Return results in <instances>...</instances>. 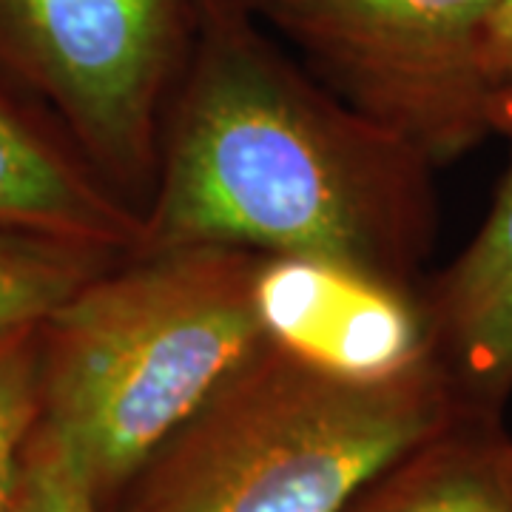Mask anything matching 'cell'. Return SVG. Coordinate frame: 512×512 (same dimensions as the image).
Returning <instances> with one entry per match:
<instances>
[{
  "mask_svg": "<svg viewBox=\"0 0 512 512\" xmlns=\"http://www.w3.org/2000/svg\"><path fill=\"white\" fill-rule=\"evenodd\" d=\"M265 254L185 245L126 256L40 325V427L109 512L146 458L268 336Z\"/></svg>",
  "mask_w": 512,
  "mask_h": 512,
  "instance_id": "7a4b0ae2",
  "label": "cell"
},
{
  "mask_svg": "<svg viewBox=\"0 0 512 512\" xmlns=\"http://www.w3.org/2000/svg\"><path fill=\"white\" fill-rule=\"evenodd\" d=\"M345 512H512V439L501 419L464 413Z\"/></svg>",
  "mask_w": 512,
  "mask_h": 512,
  "instance_id": "9c48e42d",
  "label": "cell"
},
{
  "mask_svg": "<svg viewBox=\"0 0 512 512\" xmlns=\"http://www.w3.org/2000/svg\"><path fill=\"white\" fill-rule=\"evenodd\" d=\"M40 325L0 330V512H12L40 424Z\"/></svg>",
  "mask_w": 512,
  "mask_h": 512,
  "instance_id": "8fae6325",
  "label": "cell"
},
{
  "mask_svg": "<svg viewBox=\"0 0 512 512\" xmlns=\"http://www.w3.org/2000/svg\"><path fill=\"white\" fill-rule=\"evenodd\" d=\"M197 0H0V72L146 214Z\"/></svg>",
  "mask_w": 512,
  "mask_h": 512,
  "instance_id": "277c9868",
  "label": "cell"
},
{
  "mask_svg": "<svg viewBox=\"0 0 512 512\" xmlns=\"http://www.w3.org/2000/svg\"><path fill=\"white\" fill-rule=\"evenodd\" d=\"M461 416L436 353L393 376L353 379L265 339L109 512H345Z\"/></svg>",
  "mask_w": 512,
  "mask_h": 512,
  "instance_id": "3957f363",
  "label": "cell"
},
{
  "mask_svg": "<svg viewBox=\"0 0 512 512\" xmlns=\"http://www.w3.org/2000/svg\"><path fill=\"white\" fill-rule=\"evenodd\" d=\"M126 256L0 231V330L43 322L94 276Z\"/></svg>",
  "mask_w": 512,
  "mask_h": 512,
  "instance_id": "30bf717a",
  "label": "cell"
},
{
  "mask_svg": "<svg viewBox=\"0 0 512 512\" xmlns=\"http://www.w3.org/2000/svg\"><path fill=\"white\" fill-rule=\"evenodd\" d=\"M510 163L467 248L441 271L421 305L430 345L464 413L501 419L512 396V126Z\"/></svg>",
  "mask_w": 512,
  "mask_h": 512,
  "instance_id": "52a82bcc",
  "label": "cell"
},
{
  "mask_svg": "<svg viewBox=\"0 0 512 512\" xmlns=\"http://www.w3.org/2000/svg\"><path fill=\"white\" fill-rule=\"evenodd\" d=\"M0 231L134 256L146 220L72 143L46 134L0 94Z\"/></svg>",
  "mask_w": 512,
  "mask_h": 512,
  "instance_id": "ba28073f",
  "label": "cell"
},
{
  "mask_svg": "<svg viewBox=\"0 0 512 512\" xmlns=\"http://www.w3.org/2000/svg\"><path fill=\"white\" fill-rule=\"evenodd\" d=\"M311 72L441 168L512 126L481 40L498 0H239Z\"/></svg>",
  "mask_w": 512,
  "mask_h": 512,
  "instance_id": "5b68a950",
  "label": "cell"
},
{
  "mask_svg": "<svg viewBox=\"0 0 512 512\" xmlns=\"http://www.w3.org/2000/svg\"><path fill=\"white\" fill-rule=\"evenodd\" d=\"M12 512H100L89 484L74 470L72 458L40 424L26 450Z\"/></svg>",
  "mask_w": 512,
  "mask_h": 512,
  "instance_id": "7c38bea8",
  "label": "cell"
},
{
  "mask_svg": "<svg viewBox=\"0 0 512 512\" xmlns=\"http://www.w3.org/2000/svg\"><path fill=\"white\" fill-rule=\"evenodd\" d=\"M433 171L293 63L239 0H197L143 251L231 245L416 291L436 239Z\"/></svg>",
  "mask_w": 512,
  "mask_h": 512,
  "instance_id": "6da1fadb",
  "label": "cell"
},
{
  "mask_svg": "<svg viewBox=\"0 0 512 512\" xmlns=\"http://www.w3.org/2000/svg\"><path fill=\"white\" fill-rule=\"evenodd\" d=\"M256 308L271 342L353 379L393 376L433 353L419 291L333 262L265 256Z\"/></svg>",
  "mask_w": 512,
  "mask_h": 512,
  "instance_id": "8992f818",
  "label": "cell"
},
{
  "mask_svg": "<svg viewBox=\"0 0 512 512\" xmlns=\"http://www.w3.org/2000/svg\"><path fill=\"white\" fill-rule=\"evenodd\" d=\"M484 69L498 86L512 89V0H498L481 40Z\"/></svg>",
  "mask_w": 512,
  "mask_h": 512,
  "instance_id": "4fadbf2b",
  "label": "cell"
}]
</instances>
